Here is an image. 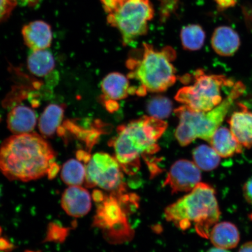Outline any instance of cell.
<instances>
[{"mask_svg":"<svg viewBox=\"0 0 252 252\" xmlns=\"http://www.w3.org/2000/svg\"><path fill=\"white\" fill-rule=\"evenodd\" d=\"M56 154L38 134H14L0 146V171L10 181L36 180L47 175Z\"/></svg>","mask_w":252,"mask_h":252,"instance_id":"1","label":"cell"},{"mask_svg":"<svg viewBox=\"0 0 252 252\" xmlns=\"http://www.w3.org/2000/svg\"><path fill=\"white\" fill-rule=\"evenodd\" d=\"M167 126L163 120L152 116H143L119 126L117 135L110 141L109 146L114 149L122 169L133 174L140 168L141 157L157 153V141Z\"/></svg>","mask_w":252,"mask_h":252,"instance_id":"2","label":"cell"},{"mask_svg":"<svg viewBox=\"0 0 252 252\" xmlns=\"http://www.w3.org/2000/svg\"><path fill=\"white\" fill-rule=\"evenodd\" d=\"M220 216L215 190L201 182L165 210L166 219L176 227L185 231L193 226L197 234L207 239Z\"/></svg>","mask_w":252,"mask_h":252,"instance_id":"3","label":"cell"},{"mask_svg":"<svg viewBox=\"0 0 252 252\" xmlns=\"http://www.w3.org/2000/svg\"><path fill=\"white\" fill-rule=\"evenodd\" d=\"M175 58L176 53L171 47L159 51L144 43L141 58H130L126 63L130 70L128 77L141 84L135 94L142 96L147 92L161 93L172 86L176 81V70L172 63Z\"/></svg>","mask_w":252,"mask_h":252,"instance_id":"4","label":"cell"},{"mask_svg":"<svg viewBox=\"0 0 252 252\" xmlns=\"http://www.w3.org/2000/svg\"><path fill=\"white\" fill-rule=\"evenodd\" d=\"M241 81L236 82L219 105L208 112L194 111L184 105L175 110L179 123L175 137L181 146H187L197 138L210 143L213 134L221 125L233 104L245 93Z\"/></svg>","mask_w":252,"mask_h":252,"instance_id":"5","label":"cell"},{"mask_svg":"<svg viewBox=\"0 0 252 252\" xmlns=\"http://www.w3.org/2000/svg\"><path fill=\"white\" fill-rule=\"evenodd\" d=\"M108 12V22L121 33L128 45L147 32L148 23L154 17L149 0H102Z\"/></svg>","mask_w":252,"mask_h":252,"instance_id":"6","label":"cell"},{"mask_svg":"<svg viewBox=\"0 0 252 252\" xmlns=\"http://www.w3.org/2000/svg\"><path fill=\"white\" fill-rule=\"evenodd\" d=\"M235 83L225 75L207 74L198 70L194 84L179 90L175 99L194 111H210L222 102L223 88H231Z\"/></svg>","mask_w":252,"mask_h":252,"instance_id":"7","label":"cell"},{"mask_svg":"<svg viewBox=\"0 0 252 252\" xmlns=\"http://www.w3.org/2000/svg\"><path fill=\"white\" fill-rule=\"evenodd\" d=\"M86 167L85 185L87 188L98 187L112 193L124 191L122 168L115 157L108 153H96L91 156Z\"/></svg>","mask_w":252,"mask_h":252,"instance_id":"8","label":"cell"},{"mask_svg":"<svg viewBox=\"0 0 252 252\" xmlns=\"http://www.w3.org/2000/svg\"><path fill=\"white\" fill-rule=\"evenodd\" d=\"M119 199L116 194L105 196L97 205L96 214L94 217V226L103 229L108 238H126L131 235L126 222V214L122 210Z\"/></svg>","mask_w":252,"mask_h":252,"instance_id":"9","label":"cell"},{"mask_svg":"<svg viewBox=\"0 0 252 252\" xmlns=\"http://www.w3.org/2000/svg\"><path fill=\"white\" fill-rule=\"evenodd\" d=\"M201 173L194 162L180 159L171 167L165 181L173 193L191 191L200 183Z\"/></svg>","mask_w":252,"mask_h":252,"instance_id":"10","label":"cell"},{"mask_svg":"<svg viewBox=\"0 0 252 252\" xmlns=\"http://www.w3.org/2000/svg\"><path fill=\"white\" fill-rule=\"evenodd\" d=\"M101 88L106 108L112 112L118 108L116 101L124 99L129 94H133L128 79L119 72L107 75L102 82Z\"/></svg>","mask_w":252,"mask_h":252,"instance_id":"11","label":"cell"},{"mask_svg":"<svg viewBox=\"0 0 252 252\" xmlns=\"http://www.w3.org/2000/svg\"><path fill=\"white\" fill-rule=\"evenodd\" d=\"M61 204L68 215L77 218L87 215L92 206L89 192L80 186H70L66 189L62 195Z\"/></svg>","mask_w":252,"mask_h":252,"instance_id":"12","label":"cell"},{"mask_svg":"<svg viewBox=\"0 0 252 252\" xmlns=\"http://www.w3.org/2000/svg\"><path fill=\"white\" fill-rule=\"evenodd\" d=\"M22 34L25 45L32 51L47 49L51 46L52 28L45 21H35L25 25Z\"/></svg>","mask_w":252,"mask_h":252,"instance_id":"13","label":"cell"},{"mask_svg":"<svg viewBox=\"0 0 252 252\" xmlns=\"http://www.w3.org/2000/svg\"><path fill=\"white\" fill-rule=\"evenodd\" d=\"M242 109L235 112L229 119L230 130L236 140L248 149L252 147V112L243 105Z\"/></svg>","mask_w":252,"mask_h":252,"instance_id":"14","label":"cell"},{"mask_svg":"<svg viewBox=\"0 0 252 252\" xmlns=\"http://www.w3.org/2000/svg\"><path fill=\"white\" fill-rule=\"evenodd\" d=\"M36 124L35 112L32 109L26 106L15 107L8 115V128L14 134L31 133L35 128Z\"/></svg>","mask_w":252,"mask_h":252,"instance_id":"15","label":"cell"},{"mask_svg":"<svg viewBox=\"0 0 252 252\" xmlns=\"http://www.w3.org/2000/svg\"><path fill=\"white\" fill-rule=\"evenodd\" d=\"M212 46L214 51L221 56H231L241 45L239 34L231 27L221 26L216 28L212 37Z\"/></svg>","mask_w":252,"mask_h":252,"instance_id":"16","label":"cell"},{"mask_svg":"<svg viewBox=\"0 0 252 252\" xmlns=\"http://www.w3.org/2000/svg\"><path fill=\"white\" fill-rule=\"evenodd\" d=\"M209 238L214 247L228 250L237 247L240 234L234 223L225 221L217 223L213 226Z\"/></svg>","mask_w":252,"mask_h":252,"instance_id":"17","label":"cell"},{"mask_svg":"<svg viewBox=\"0 0 252 252\" xmlns=\"http://www.w3.org/2000/svg\"><path fill=\"white\" fill-rule=\"evenodd\" d=\"M222 158H229L242 152V146L236 140L231 130L220 127L213 135L209 143Z\"/></svg>","mask_w":252,"mask_h":252,"instance_id":"18","label":"cell"},{"mask_svg":"<svg viewBox=\"0 0 252 252\" xmlns=\"http://www.w3.org/2000/svg\"><path fill=\"white\" fill-rule=\"evenodd\" d=\"M64 108L57 104L47 106L39 120L38 126L43 137L54 135L64 118Z\"/></svg>","mask_w":252,"mask_h":252,"instance_id":"19","label":"cell"},{"mask_svg":"<svg viewBox=\"0 0 252 252\" xmlns=\"http://www.w3.org/2000/svg\"><path fill=\"white\" fill-rule=\"evenodd\" d=\"M55 65L54 56L47 49L35 50L28 57V69L37 77L47 76L54 70Z\"/></svg>","mask_w":252,"mask_h":252,"instance_id":"20","label":"cell"},{"mask_svg":"<svg viewBox=\"0 0 252 252\" xmlns=\"http://www.w3.org/2000/svg\"><path fill=\"white\" fill-rule=\"evenodd\" d=\"M194 162L200 169L211 171L220 165V157L212 147L200 145L193 151Z\"/></svg>","mask_w":252,"mask_h":252,"instance_id":"21","label":"cell"},{"mask_svg":"<svg viewBox=\"0 0 252 252\" xmlns=\"http://www.w3.org/2000/svg\"><path fill=\"white\" fill-rule=\"evenodd\" d=\"M182 46L189 51H196L204 45L206 34L198 25H189L183 28L181 33Z\"/></svg>","mask_w":252,"mask_h":252,"instance_id":"22","label":"cell"},{"mask_svg":"<svg viewBox=\"0 0 252 252\" xmlns=\"http://www.w3.org/2000/svg\"><path fill=\"white\" fill-rule=\"evenodd\" d=\"M86 167L80 160L71 159L63 165L61 172L62 181L69 186H80L86 179Z\"/></svg>","mask_w":252,"mask_h":252,"instance_id":"23","label":"cell"},{"mask_svg":"<svg viewBox=\"0 0 252 252\" xmlns=\"http://www.w3.org/2000/svg\"><path fill=\"white\" fill-rule=\"evenodd\" d=\"M173 104L168 97L157 95L149 100L147 105V110L150 116L163 120L168 118L171 114Z\"/></svg>","mask_w":252,"mask_h":252,"instance_id":"24","label":"cell"},{"mask_svg":"<svg viewBox=\"0 0 252 252\" xmlns=\"http://www.w3.org/2000/svg\"><path fill=\"white\" fill-rule=\"evenodd\" d=\"M70 229L63 227L56 222L50 223L47 228L46 242L63 243L67 238Z\"/></svg>","mask_w":252,"mask_h":252,"instance_id":"25","label":"cell"},{"mask_svg":"<svg viewBox=\"0 0 252 252\" xmlns=\"http://www.w3.org/2000/svg\"><path fill=\"white\" fill-rule=\"evenodd\" d=\"M17 5V0H0V23L7 20Z\"/></svg>","mask_w":252,"mask_h":252,"instance_id":"26","label":"cell"},{"mask_svg":"<svg viewBox=\"0 0 252 252\" xmlns=\"http://www.w3.org/2000/svg\"><path fill=\"white\" fill-rule=\"evenodd\" d=\"M243 194L247 202L252 205V177L249 179L244 184Z\"/></svg>","mask_w":252,"mask_h":252,"instance_id":"27","label":"cell"},{"mask_svg":"<svg viewBox=\"0 0 252 252\" xmlns=\"http://www.w3.org/2000/svg\"><path fill=\"white\" fill-rule=\"evenodd\" d=\"M60 170H61V167H60L58 163L55 162L53 163L50 166L48 171H47V178L50 179V180L55 179L56 176L58 175Z\"/></svg>","mask_w":252,"mask_h":252,"instance_id":"28","label":"cell"},{"mask_svg":"<svg viewBox=\"0 0 252 252\" xmlns=\"http://www.w3.org/2000/svg\"><path fill=\"white\" fill-rule=\"evenodd\" d=\"M220 9H226L234 7L236 4V0H215Z\"/></svg>","mask_w":252,"mask_h":252,"instance_id":"29","label":"cell"},{"mask_svg":"<svg viewBox=\"0 0 252 252\" xmlns=\"http://www.w3.org/2000/svg\"><path fill=\"white\" fill-rule=\"evenodd\" d=\"M14 245L9 242L7 239L0 238V251L8 252L13 250Z\"/></svg>","mask_w":252,"mask_h":252,"instance_id":"30","label":"cell"},{"mask_svg":"<svg viewBox=\"0 0 252 252\" xmlns=\"http://www.w3.org/2000/svg\"><path fill=\"white\" fill-rule=\"evenodd\" d=\"M77 159L83 161L84 163H87L90 161L91 156L90 154L86 153V151H79L77 153Z\"/></svg>","mask_w":252,"mask_h":252,"instance_id":"31","label":"cell"},{"mask_svg":"<svg viewBox=\"0 0 252 252\" xmlns=\"http://www.w3.org/2000/svg\"><path fill=\"white\" fill-rule=\"evenodd\" d=\"M106 195L102 191L99 190H94L93 193V198L94 202L99 203L105 198Z\"/></svg>","mask_w":252,"mask_h":252,"instance_id":"32","label":"cell"},{"mask_svg":"<svg viewBox=\"0 0 252 252\" xmlns=\"http://www.w3.org/2000/svg\"><path fill=\"white\" fill-rule=\"evenodd\" d=\"M238 252H252V241L246 242L242 245Z\"/></svg>","mask_w":252,"mask_h":252,"instance_id":"33","label":"cell"},{"mask_svg":"<svg viewBox=\"0 0 252 252\" xmlns=\"http://www.w3.org/2000/svg\"><path fill=\"white\" fill-rule=\"evenodd\" d=\"M207 252H230L227 250H223V249H220L218 248H213L210 249Z\"/></svg>","mask_w":252,"mask_h":252,"instance_id":"34","label":"cell"},{"mask_svg":"<svg viewBox=\"0 0 252 252\" xmlns=\"http://www.w3.org/2000/svg\"><path fill=\"white\" fill-rule=\"evenodd\" d=\"M166 1H171V4H173V2H174V1H176V0H166Z\"/></svg>","mask_w":252,"mask_h":252,"instance_id":"35","label":"cell"},{"mask_svg":"<svg viewBox=\"0 0 252 252\" xmlns=\"http://www.w3.org/2000/svg\"><path fill=\"white\" fill-rule=\"evenodd\" d=\"M2 229L1 227H0V236H1V234H2Z\"/></svg>","mask_w":252,"mask_h":252,"instance_id":"36","label":"cell"},{"mask_svg":"<svg viewBox=\"0 0 252 252\" xmlns=\"http://www.w3.org/2000/svg\"><path fill=\"white\" fill-rule=\"evenodd\" d=\"M1 187H0V196H1Z\"/></svg>","mask_w":252,"mask_h":252,"instance_id":"37","label":"cell"},{"mask_svg":"<svg viewBox=\"0 0 252 252\" xmlns=\"http://www.w3.org/2000/svg\"><path fill=\"white\" fill-rule=\"evenodd\" d=\"M25 252H33V251H27Z\"/></svg>","mask_w":252,"mask_h":252,"instance_id":"38","label":"cell"}]
</instances>
